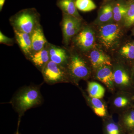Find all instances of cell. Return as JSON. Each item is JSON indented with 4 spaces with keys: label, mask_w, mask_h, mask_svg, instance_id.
Instances as JSON below:
<instances>
[{
    "label": "cell",
    "mask_w": 134,
    "mask_h": 134,
    "mask_svg": "<svg viewBox=\"0 0 134 134\" xmlns=\"http://www.w3.org/2000/svg\"><path fill=\"white\" fill-rule=\"evenodd\" d=\"M123 21L126 27H130L134 24V1L127 3L126 12Z\"/></svg>",
    "instance_id": "obj_20"
},
{
    "label": "cell",
    "mask_w": 134,
    "mask_h": 134,
    "mask_svg": "<svg viewBox=\"0 0 134 134\" xmlns=\"http://www.w3.org/2000/svg\"><path fill=\"white\" fill-rule=\"evenodd\" d=\"M89 101L96 115L100 117L106 116L107 113L105 106L100 99L90 97Z\"/></svg>",
    "instance_id": "obj_19"
},
{
    "label": "cell",
    "mask_w": 134,
    "mask_h": 134,
    "mask_svg": "<svg viewBox=\"0 0 134 134\" xmlns=\"http://www.w3.org/2000/svg\"><path fill=\"white\" fill-rule=\"evenodd\" d=\"M48 50L50 60L61 65L66 62L68 55L65 49L58 47L50 45Z\"/></svg>",
    "instance_id": "obj_15"
},
{
    "label": "cell",
    "mask_w": 134,
    "mask_h": 134,
    "mask_svg": "<svg viewBox=\"0 0 134 134\" xmlns=\"http://www.w3.org/2000/svg\"><path fill=\"white\" fill-rule=\"evenodd\" d=\"M123 126L127 130H134V110H129L123 114L121 117Z\"/></svg>",
    "instance_id": "obj_21"
},
{
    "label": "cell",
    "mask_w": 134,
    "mask_h": 134,
    "mask_svg": "<svg viewBox=\"0 0 134 134\" xmlns=\"http://www.w3.org/2000/svg\"><path fill=\"white\" fill-rule=\"evenodd\" d=\"M97 70L96 77L99 81L104 83L110 90L114 88L113 71L111 66L105 65Z\"/></svg>",
    "instance_id": "obj_8"
},
{
    "label": "cell",
    "mask_w": 134,
    "mask_h": 134,
    "mask_svg": "<svg viewBox=\"0 0 134 134\" xmlns=\"http://www.w3.org/2000/svg\"><path fill=\"white\" fill-rule=\"evenodd\" d=\"M114 4L113 3H109L104 5L99 11L98 22L100 23H105L113 19Z\"/></svg>",
    "instance_id": "obj_16"
},
{
    "label": "cell",
    "mask_w": 134,
    "mask_h": 134,
    "mask_svg": "<svg viewBox=\"0 0 134 134\" xmlns=\"http://www.w3.org/2000/svg\"><path fill=\"white\" fill-rule=\"evenodd\" d=\"M45 80L50 83H55L64 81L65 73L61 65L50 61L42 70Z\"/></svg>",
    "instance_id": "obj_5"
},
{
    "label": "cell",
    "mask_w": 134,
    "mask_h": 134,
    "mask_svg": "<svg viewBox=\"0 0 134 134\" xmlns=\"http://www.w3.org/2000/svg\"><path fill=\"white\" fill-rule=\"evenodd\" d=\"M89 96L91 98L102 99L104 96L105 90L100 84L95 82H89L87 88Z\"/></svg>",
    "instance_id": "obj_17"
},
{
    "label": "cell",
    "mask_w": 134,
    "mask_h": 134,
    "mask_svg": "<svg viewBox=\"0 0 134 134\" xmlns=\"http://www.w3.org/2000/svg\"><path fill=\"white\" fill-rule=\"evenodd\" d=\"M30 58L34 65L42 70L50 60L49 50L44 48L41 50L32 54Z\"/></svg>",
    "instance_id": "obj_13"
},
{
    "label": "cell",
    "mask_w": 134,
    "mask_h": 134,
    "mask_svg": "<svg viewBox=\"0 0 134 134\" xmlns=\"http://www.w3.org/2000/svg\"><path fill=\"white\" fill-rule=\"evenodd\" d=\"M129 134H134V130H133V131H132V132Z\"/></svg>",
    "instance_id": "obj_28"
},
{
    "label": "cell",
    "mask_w": 134,
    "mask_h": 134,
    "mask_svg": "<svg viewBox=\"0 0 134 134\" xmlns=\"http://www.w3.org/2000/svg\"><path fill=\"white\" fill-rule=\"evenodd\" d=\"M90 59L92 66L95 69L105 65H112L110 57L101 51L94 50L90 54Z\"/></svg>",
    "instance_id": "obj_11"
},
{
    "label": "cell",
    "mask_w": 134,
    "mask_h": 134,
    "mask_svg": "<svg viewBox=\"0 0 134 134\" xmlns=\"http://www.w3.org/2000/svg\"><path fill=\"white\" fill-rule=\"evenodd\" d=\"M15 134H19V132H18V131H17V132H16Z\"/></svg>",
    "instance_id": "obj_29"
},
{
    "label": "cell",
    "mask_w": 134,
    "mask_h": 134,
    "mask_svg": "<svg viewBox=\"0 0 134 134\" xmlns=\"http://www.w3.org/2000/svg\"><path fill=\"white\" fill-rule=\"evenodd\" d=\"M69 69L70 74L76 79H85L90 75V69L86 62L77 55L72 56Z\"/></svg>",
    "instance_id": "obj_6"
},
{
    "label": "cell",
    "mask_w": 134,
    "mask_h": 134,
    "mask_svg": "<svg viewBox=\"0 0 134 134\" xmlns=\"http://www.w3.org/2000/svg\"><path fill=\"white\" fill-rule=\"evenodd\" d=\"M39 14L35 8L22 10L10 18L14 30L31 34L39 25Z\"/></svg>",
    "instance_id": "obj_1"
},
{
    "label": "cell",
    "mask_w": 134,
    "mask_h": 134,
    "mask_svg": "<svg viewBox=\"0 0 134 134\" xmlns=\"http://www.w3.org/2000/svg\"><path fill=\"white\" fill-rule=\"evenodd\" d=\"M114 85L121 89L130 85L131 79L126 71L122 67H116L113 71Z\"/></svg>",
    "instance_id": "obj_12"
},
{
    "label": "cell",
    "mask_w": 134,
    "mask_h": 134,
    "mask_svg": "<svg viewBox=\"0 0 134 134\" xmlns=\"http://www.w3.org/2000/svg\"><path fill=\"white\" fill-rule=\"evenodd\" d=\"M129 104V98L122 93L116 95L113 101L114 107L118 110H122L126 107Z\"/></svg>",
    "instance_id": "obj_22"
},
{
    "label": "cell",
    "mask_w": 134,
    "mask_h": 134,
    "mask_svg": "<svg viewBox=\"0 0 134 134\" xmlns=\"http://www.w3.org/2000/svg\"><path fill=\"white\" fill-rule=\"evenodd\" d=\"M14 40L13 39L9 38L4 35L1 31L0 32V43L1 44H5L9 46L13 45L14 44Z\"/></svg>",
    "instance_id": "obj_26"
},
{
    "label": "cell",
    "mask_w": 134,
    "mask_h": 134,
    "mask_svg": "<svg viewBox=\"0 0 134 134\" xmlns=\"http://www.w3.org/2000/svg\"><path fill=\"white\" fill-rule=\"evenodd\" d=\"M32 49L34 53L41 50L44 48L47 40L40 25L34 30L31 34Z\"/></svg>",
    "instance_id": "obj_9"
},
{
    "label": "cell",
    "mask_w": 134,
    "mask_h": 134,
    "mask_svg": "<svg viewBox=\"0 0 134 134\" xmlns=\"http://www.w3.org/2000/svg\"><path fill=\"white\" fill-rule=\"evenodd\" d=\"M5 1L6 0H0V11H1L2 10L3 7L5 4Z\"/></svg>",
    "instance_id": "obj_27"
},
{
    "label": "cell",
    "mask_w": 134,
    "mask_h": 134,
    "mask_svg": "<svg viewBox=\"0 0 134 134\" xmlns=\"http://www.w3.org/2000/svg\"><path fill=\"white\" fill-rule=\"evenodd\" d=\"M121 54L124 57L129 59H134V44L127 43L123 46L120 51Z\"/></svg>",
    "instance_id": "obj_24"
},
{
    "label": "cell",
    "mask_w": 134,
    "mask_h": 134,
    "mask_svg": "<svg viewBox=\"0 0 134 134\" xmlns=\"http://www.w3.org/2000/svg\"><path fill=\"white\" fill-rule=\"evenodd\" d=\"M57 5L63 13L82 19L76 5V0H58Z\"/></svg>",
    "instance_id": "obj_14"
},
{
    "label": "cell",
    "mask_w": 134,
    "mask_h": 134,
    "mask_svg": "<svg viewBox=\"0 0 134 134\" xmlns=\"http://www.w3.org/2000/svg\"><path fill=\"white\" fill-rule=\"evenodd\" d=\"M105 1H111V0H104Z\"/></svg>",
    "instance_id": "obj_30"
},
{
    "label": "cell",
    "mask_w": 134,
    "mask_h": 134,
    "mask_svg": "<svg viewBox=\"0 0 134 134\" xmlns=\"http://www.w3.org/2000/svg\"><path fill=\"white\" fill-rule=\"evenodd\" d=\"M42 97L37 87H26L17 93L15 97L14 103L17 110L23 113L30 108L40 104Z\"/></svg>",
    "instance_id": "obj_2"
},
{
    "label": "cell",
    "mask_w": 134,
    "mask_h": 134,
    "mask_svg": "<svg viewBox=\"0 0 134 134\" xmlns=\"http://www.w3.org/2000/svg\"><path fill=\"white\" fill-rule=\"evenodd\" d=\"M122 31L120 26L117 24L111 23L102 25L99 30L100 42L106 48H112L119 41Z\"/></svg>",
    "instance_id": "obj_3"
},
{
    "label": "cell",
    "mask_w": 134,
    "mask_h": 134,
    "mask_svg": "<svg viewBox=\"0 0 134 134\" xmlns=\"http://www.w3.org/2000/svg\"><path fill=\"white\" fill-rule=\"evenodd\" d=\"M82 19L63 13L62 26L63 42L68 44L81 29Z\"/></svg>",
    "instance_id": "obj_4"
},
{
    "label": "cell",
    "mask_w": 134,
    "mask_h": 134,
    "mask_svg": "<svg viewBox=\"0 0 134 134\" xmlns=\"http://www.w3.org/2000/svg\"><path fill=\"white\" fill-rule=\"evenodd\" d=\"M132 1H133V0H132Z\"/></svg>",
    "instance_id": "obj_31"
},
{
    "label": "cell",
    "mask_w": 134,
    "mask_h": 134,
    "mask_svg": "<svg viewBox=\"0 0 134 134\" xmlns=\"http://www.w3.org/2000/svg\"><path fill=\"white\" fill-rule=\"evenodd\" d=\"M76 5L77 9L84 12L91 11L97 7L92 0H76Z\"/></svg>",
    "instance_id": "obj_23"
},
{
    "label": "cell",
    "mask_w": 134,
    "mask_h": 134,
    "mask_svg": "<svg viewBox=\"0 0 134 134\" xmlns=\"http://www.w3.org/2000/svg\"><path fill=\"white\" fill-rule=\"evenodd\" d=\"M16 39L23 52L26 55H31L32 44L30 34L14 30Z\"/></svg>",
    "instance_id": "obj_10"
},
{
    "label": "cell",
    "mask_w": 134,
    "mask_h": 134,
    "mask_svg": "<svg viewBox=\"0 0 134 134\" xmlns=\"http://www.w3.org/2000/svg\"><path fill=\"white\" fill-rule=\"evenodd\" d=\"M107 134H121V130L119 125L113 121L109 122L106 125Z\"/></svg>",
    "instance_id": "obj_25"
},
{
    "label": "cell",
    "mask_w": 134,
    "mask_h": 134,
    "mask_svg": "<svg viewBox=\"0 0 134 134\" xmlns=\"http://www.w3.org/2000/svg\"><path fill=\"white\" fill-rule=\"evenodd\" d=\"M95 40L93 31L89 27H86L81 30L77 34L75 38V42L82 50L87 51L92 48Z\"/></svg>",
    "instance_id": "obj_7"
},
{
    "label": "cell",
    "mask_w": 134,
    "mask_h": 134,
    "mask_svg": "<svg viewBox=\"0 0 134 134\" xmlns=\"http://www.w3.org/2000/svg\"><path fill=\"white\" fill-rule=\"evenodd\" d=\"M127 10V3L119 1L114 4L113 19L116 22L123 21Z\"/></svg>",
    "instance_id": "obj_18"
},
{
    "label": "cell",
    "mask_w": 134,
    "mask_h": 134,
    "mask_svg": "<svg viewBox=\"0 0 134 134\" xmlns=\"http://www.w3.org/2000/svg\"></svg>",
    "instance_id": "obj_32"
}]
</instances>
